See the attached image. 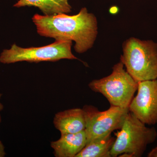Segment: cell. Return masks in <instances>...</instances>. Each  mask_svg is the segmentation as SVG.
<instances>
[{"label":"cell","instance_id":"1","mask_svg":"<svg viewBox=\"0 0 157 157\" xmlns=\"http://www.w3.org/2000/svg\"><path fill=\"white\" fill-rule=\"evenodd\" d=\"M32 20L40 36L56 40L74 41V49L79 54L92 48L98 35L97 17L93 13H89L86 8H82L75 15L36 14Z\"/></svg>","mask_w":157,"mask_h":157},{"label":"cell","instance_id":"10","mask_svg":"<svg viewBox=\"0 0 157 157\" xmlns=\"http://www.w3.org/2000/svg\"><path fill=\"white\" fill-rule=\"evenodd\" d=\"M25 6L39 8L45 15L67 14L72 10L68 0H19L14 5L16 8Z\"/></svg>","mask_w":157,"mask_h":157},{"label":"cell","instance_id":"2","mask_svg":"<svg viewBox=\"0 0 157 157\" xmlns=\"http://www.w3.org/2000/svg\"><path fill=\"white\" fill-rule=\"evenodd\" d=\"M120 61L137 81L157 78V43L131 37L122 44Z\"/></svg>","mask_w":157,"mask_h":157},{"label":"cell","instance_id":"5","mask_svg":"<svg viewBox=\"0 0 157 157\" xmlns=\"http://www.w3.org/2000/svg\"><path fill=\"white\" fill-rule=\"evenodd\" d=\"M72 41L56 40L49 45L23 48L14 43L10 49H4L0 54V63L5 64L26 61L30 63L56 62L63 59H78L72 53Z\"/></svg>","mask_w":157,"mask_h":157},{"label":"cell","instance_id":"14","mask_svg":"<svg viewBox=\"0 0 157 157\" xmlns=\"http://www.w3.org/2000/svg\"><path fill=\"white\" fill-rule=\"evenodd\" d=\"M2 94L0 93V111L3 110L4 108V105L1 102V98H2Z\"/></svg>","mask_w":157,"mask_h":157},{"label":"cell","instance_id":"3","mask_svg":"<svg viewBox=\"0 0 157 157\" xmlns=\"http://www.w3.org/2000/svg\"><path fill=\"white\" fill-rule=\"evenodd\" d=\"M110 150L111 157H140L157 138L155 128H148L129 111Z\"/></svg>","mask_w":157,"mask_h":157},{"label":"cell","instance_id":"7","mask_svg":"<svg viewBox=\"0 0 157 157\" xmlns=\"http://www.w3.org/2000/svg\"><path fill=\"white\" fill-rule=\"evenodd\" d=\"M137 95L133 98L129 111L148 125L157 124V78L138 82Z\"/></svg>","mask_w":157,"mask_h":157},{"label":"cell","instance_id":"4","mask_svg":"<svg viewBox=\"0 0 157 157\" xmlns=\"http://www.w3.org/2000/svg\"><path fill=\"white\" fill-rule=\"evenodd\" d=\"M88 86L93 91L103 95L110 106L128 108L137 90L138 82L124 69L120 61L113 66L110 75L94 79Z\"/></svg>","mask_w":157,"mask_h":157},{"label":"cell","instance_id":"13","mask_svg":"<svg viewBox=\"0 0 157 157\" xmlns=\"http://www.w3.org/2000/svg\"><path fill=\"white\" fill-rule=\"evenodd\" d=\"M147 157H157V146L152 149L149 152Z\"/></svg>","mask_w":157,"mask_h":157},{"label":"cell","instance_id":"11","mask_svg":"<svg viewBox=\"0 0 157 157\" xmlns=\"http://www.w3.org/2000/svg\"><path fill=\"white\" fill-rule=\"evenodd\" d=\"M115 140L111 135L94 139L87 143L76 157H111L110 150Z\"/></svg>","mask_w":157,"mask_h":157},{"label":"cell","instance_id":"12","mask_svg":"<svg viewBox=\"0 0 157 157\" xmlns=\"http://www.w3.org/2000/svg\"><path fill=\"white\" fill-rule=\"evenodd\" d=\"M2 122V116L0 114V124ZM6 155V150H5V147L4 144L0 140V157H5Z\"/></svg>","mask_w":157,"mask_h":157},{"label":"cell","instance_id":"6","mask_svg":"<svg viewBox=\"0 0 157 157\" xmlns=\"http://www.w3.org/2000/svg\"><path fill=\"white\" fill-rule=\"evenodd\" d=\"M82 109L86 118L87 143L94 139L111 135L115 130H120L129 111L128 108L111 106L104 111H99L91 105H85Z\"/></svg>","mask_w":157,"mask_h":157},{"label":"cell","instance_id":"8","mask_svg":"<svg viewBox=\"0 0 157 157\" xmlns=\"http://www.w3.org/2000/svg\"><path fill=\"white\" fill-rule=\"evenodd\" d=\"M53 124L61 134H74L84 131L86 118L84 109L73 108L57 113L54 117Z\"/></svg>","mask_w":157,"mask_h":157},{"label":"cell","instance_id":"9","mask_svg":"<svg viewBox=\"0 0 157 157\" xmlns=\"http://www.w3.org/2000/svg\"><path fill=\"white\" fill-rule=\"evenodd\" d=\"M85 130L74 134H61L60 138L51 142L56 157H76L87 144Z\"/></svg>","mask_w":157,"mask_h":157}]
</instances>
